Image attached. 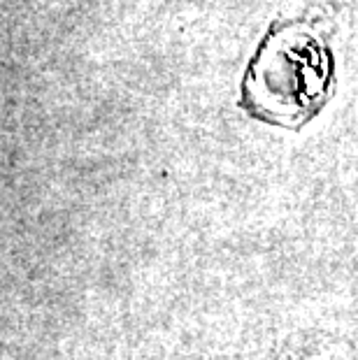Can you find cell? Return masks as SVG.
I'll list each match as a JSON object with an SVG mask.
<instances>
[{
    "label": "cell",
    "instance_id": "cell-1",
    "mask_svg": "<svg viewBox=\"0 0 358 360\" xmlns=\"http://www.w3.org/2000/svg\"><path fill=\"white\" fill-rule=\"evenodd\" d=\"M328 91V53L300 33L268 37L249 68L247 98L265 119L295 124L321 105Z\"/></svg>",
    "mask_w": 358,
    "mask_h": 360
}]
</instances>
